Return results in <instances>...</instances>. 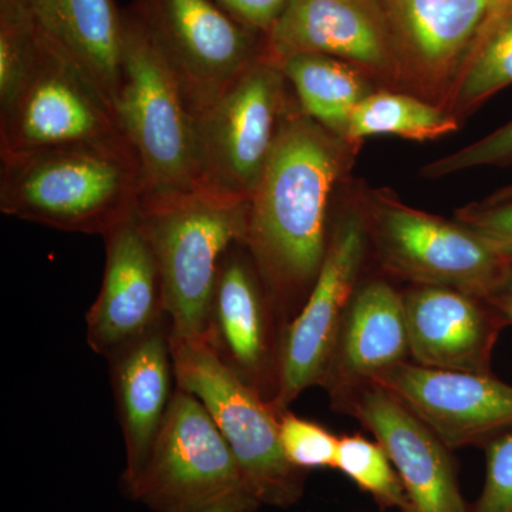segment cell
<instances>
[{
	"label": "cell",
	"mask_w": 512,
	"mask_h": 512,
	"mask_svg": "<svg viewBox=\"0 0 512 512\" xmlns=\"http://www.w3.org/2000/svg\"><path fill=\"white\" fill-rule=\"evenodd\" d=\"M348 141L293 106L249 198L242 245L282 325L301 311L328 249V208L345 170Z\"/></svg>",
	"instance_id": "cell-1"
},
{
	"label": "cell",
	"mask_w": 512,
	"mask_h": 512,
	"mask_svg": "<svg viewBox=\"0 0 512 512\" xmlns=\"http://www.w3.org/2000/svg\"><path fill=\"white\" fill-rule=\"evenodd\" d=\"M0 211L101 237L136 214L143 178L126 138L0 156Z\"/></svg>",
	"instance_id": "cell-2"
},
{
	"label": "cell",
	"mask_w": 512,
	"mask_h": 512,
	"mask_svg": "<svg viewBox=\"0 0 512 512\" xmlns=\"http://www.w3.org/2000/svg\"><path fill=\"white\" fill-rule=\"evenodd\" d=\"M249 200L200 190L143 200L137 217L156 255L171 338L207 335L222 256L244 241Z\"/></svg>",
	"instance_id": "cell-3"
},
{
	"label": "cell",
	"mask_w": 512,
	"mask_h": 512,
	"mask_svg": "<svg viewBox=\"0 0 512 512\" xmlns=\"http://www.w3.org/2000/svg\"><path fill=\"white\" fill-rule=\"evenodd\" d=\"M123 12V73L113 116L140 164V201L200 191L194 116L143 23L130 8Z\"/></svg>",
	"instance_id": "cell-4"
},
{
	"label": "cell",
	"mask_w": 512,
	"mask_h": 512,
	"mask_svg": "<svg viewBox=\"0 0 512 512\" xmlns=\"http://www.w3.org/2000/svg\"><path fill=\"white\" fill-rule=\"evenodd\" d=\"M126 493L153 512H255L262 505L204 404L177 386L146 466Z\"/></svg>",
	"instance_id": "cell-5"
},
{
	"label": "cell",
	"mask_w": 512,
	"mask_h": 512,
	"mask_svg": "<svg viewBox=\"0 0 512 512\" xmlns=\"http://www.w3.org/2000/svg\"><path fill=\"white\" fill-rule=\"evenodd\" d=\"M175 386L194 394L217 424L262 505L291 507L306 471L286 458L279 412L217 355L208 340L173 339Z\"/></svg>",
	"instance_id": "cell-6"
},
{
	"label": "cell",
	"mask_w": 512,
	"mask_h": 512,
	"mask_svg": "<svg viewBox=\"0 0 512 512\" xmlns=\"http://www.w3.org/2000/svg\"><path fill=\"white\" fill-rule=\"evenodd\" d=\"M286 83L261 57L195 119L202 190L251 198L293 107Z\"/></svg>",
	"instance_id": "cell-7"
},
{
	"label": "cell",
	"mask_w": 512,
	"mask_h": 512,
	"mask_svg": "<svg viewBox=\"0 0 512 512\" xmlns=\"http://www.w3.org/2000/svg\"><path fill=\"white\" fill-rule=\"evenodd\" d=\"M130 9L173 73L194 119L265 56V36L214 0H133Z\"/></svg>",
	"instance_id": "cell-8"
},
{
	"label": "cell",
	"mask_w": 512,
	"mask_h": 512,
	"mask_svg": "<svg viewBox=\"0 0 512 512\" xmlns=\"http://www.w3.org/2000/svg\"><path fill=\"white\" fill-rule=\"evenodd\" d=\"M365 218L380 264L413 285L485 298L512 264L473 229L407 207L393 195H373Z\"/></svg>",
	"instance_id": "cell-9"
},
{
	"label": "cell",
	"mask_w": 512,
	"mask_h": 512,
	"mask_svg": "<svg viewBox=\"0 0 512 512\" xmlns=\"http://www.w3.org/2000/svg\"><path fill=\"white\" fill-rule=\"evenodd\" d=\"M36 32L35 59L0 104V156L123 137L99 94Z\"/></svg>",
	"instance_id": "cell-10"
},
{
	"label": "cell",
	"mask_w": 512,
	"mask_h": 512,
	"mask_svg": "<svg viewBox=\"0 0 512 512\" xmlns=\"http://www.w3.org/2000/svg\"><path fill=\"white\" fill-rule=\"evenodd\" d=\"M367 244L365 215H343L330 229L315 285L282 338L279 392L272 402L278 412L322 383L340 323L360 285Z\"/></svg>",
	"instance_id": "cell-11"
},
{
	"label": "cell",
	"mask_w": 512,
	"mask_h": 512,
	"mask_svg": "<svg viewBox=\"0 0 512 512\" xmlns=\"http://www.w3.org/2000/svg\"><path fill=\"white\" fill-rule=\"evenodd\" d=\"M329 397L336 412L359 421L386 451L406 488L409 512H470L458 488L450 448L396 396L365 382Z\"/></svg>",
	"instance_id": "cell-12"
},
{
	"label": "cell",
	"mask_w": 512,
	"mask_h": 512,
	"mask_svg": "<svg viewBox=\"0 0 512 512\" xmlns=\"http://www.w3.org/2000/svg\"><path fill=\"white\" fill-rule=\"evenodd\" d=\"M284 332L247 248L232 245L218 269L205 339L269 402L279 392Z\"/></svg>",
	"instance_id": "cell-13"
},
{
	"label": "cell",
	"mask_w": 512,
	"mask_h": 512,
	"mask_svg": "<svg viewBox=\"0 0 512 512\" xmlns=\"http://www.w3.org/2000/svg\"><path fill=\"white\" fill-rule=\"evenodd\" d=\"M396 396L450 450L487 444L512 429V386L491 373L404 362L370 380Z\"/></svg>",
	"instance_id": "cell-14"
},
{
	"label": "cell",
	"mask_w": 512,
	"mask_h": 512,
	"mask_svg": "<svg viewBox=\"0 0 512 512\" xmlns=\"http://www.w3.org/2000/svg\"><path fill=\"white\" fill-rule=\"evenodd\" d=\"M103 239V282L86 315V339L96 355L107 359L121 346L170 319L156 255L137 212Z\"/></svg>",
	"instance_id": "cell-15"
},
{
	"label": "cell",
	"mask_w": 512,
	"mask_h": 512,
	"mask_svg": "<svg viewBox=\"0 0 512 512\" xmlns=\"http://www.w3.org/2000/svg\"><path fill=\"white\" fill-rule=\"evenodd\" d=\"M299 53L335 57L377 76H402L383 10L366 0H289L265 36V56Z\"/></svg>",
	"instance_id": "cell-16"
},
{
	"label": "cell",
	"mask_w": 512,
	"mask_h": 512,
	"mask_svg": "<svg viewBox=\"0 0 512 512\" xmlns=\"http://www.w3.org/2000/svg\"><path fill=\"white\" fill-rule=\"evenodd\" d=\"M416 365L491 373V355L503 319L481 296L446 286L413 285L403 292Z\"/></svg>",
	"instance_id": "cell-17"
},
{
	"label": "cell",
	"mask_w": 512,
	"mask_h": 512,
	"mask_svg": "<svg viewBox=\"0 0 512 512\" xmlns=\"http://www.w3.org/2000/svg\"><path fill=\"white\" fill-rule=\"evenodd\" d=\"M501 0H380L400 70L446 90L477 33Z\"/></svg>",
	"instance_id": "cell-18"
},
{
	"label": "cell",
	"mask_w": 512,
	"mask_h": 512,
	"mask_svg": "<svg viewBox=\"0 0 512 512\" xmlns=\"http://www.w3.org/2000/svg\"><path fill=\"white\" fill-rule=\"evenodd\" d=\"M107 360L126 446L123 488L127 491L146 466L173 400L171 323L131 340Z\"/></svg>",
	"instance_id": "cell-19"
},
{
	"label": "cell",
	"mask_w": 512,
	"mask_h": 512,
	"mask_svg": "<svg viewBox=\"0 0 512 512\" xmlns=\"http://www.w3.org/2000/svg\"><path fill=\"white\" fill-rule=\"evenodd\" d=\"M47 45L113 113L123 73L124 12L114 0H20Z\"/></svg>",
	"instance_id": "cell-20"
},
{
	"label": "cell",
	"mask_w": 512,
	"mask_h": 512,
	"mask_svg": "<svg viewBox=\"0 0 512 512\" xmlns=\"http://www.w3.org/2000/svg\"><path fill=\"white\" fill-rule=\"evenodd\" d=\"M409 359L403 293L383 279H372L357 286L320 387L332 396Z\"/></svg>",
	"instance_id": "cell-21"
},
{
	"label": "cell",
	"mask_w": 512,
	"mask_h": 512,
	"mask_svg": "<svg viewBox=\"0 0 512 512\" xmlns=\"http://www.w3.org/2000/svg\"><path fill=\"white\" fill-rule=\"evenodd\" d=\"M272 62L291 84L303 113L345 140L350 116L370 94L359 69L335 57L312 53Z\"/></svg>",
	"instance_id": "cell-22"
},
{
	"label": "cell",
	"mask_w": 512,
	"mask_h": 512,
	"mask_svg": "<svg viewBox=\"0 0 512 512\" xmlns=\"http://www.w3.org/2000/svg\"><path fill=\"white\" fill-rule=\"evenodd\" d=\"M511 84L512 0H501L444 90L441 107L460 120Z\"/></svg>",
	"instance_id": "cell-23"
},
{
	"label": "cell",
	"mask_w": 512,
	"mask_h": 512,
	"mask_svg": "<svg viewBox=\"0 0 512 512\" xmlns=\"http://www.w3.org/2000/svg\"><path fill=\"white\" fill-rule=\"evenodd\" d=\"M460 120L441 106H433L397 93H370L350 116L345 140L360 141L375 136H397L407 140H437L454 133Z\"/></svg>",
	"instance_id": "cell-24"
},
{
	"label": "cell",
	"mask_w": 512,
	"mask_h": 512,
	"mask_svg": "<svg viewBox=\"0 0 512 512\" xmlns=\"http://www.w3.org/2000/svg\"><path fill=\"white\" fill-rule=\"evenodd\" d=\"M335 468L355 481L360 490L372 495L382 510L399 508L409 512L406 488L377 441L367 440L360 434L340 437Z\"/></svg>",
	"instance_id": "cell-25"
},
{
	"label": "cell",
	"mask_w": 512,
	"mask_h": 512,
	"mask_svg": "<svg viewBox=\"0 0 512 512\" xmlns=\"http://www.w3.org/2000/svg\"><path fill=\"white\" fill-rule=\"evenodd\" d=\"M279 440L286 458L301 470L335 468L340 437L291 410L279 412Z\"/></svg>",
	"instance_id": "cell-26"
},
{
	"label": "cell",
	"mask_w": 512,
	"mask_h": 512,
	"mask_svg": "<svg viewBox=\"0 0 512 512\" xmlns=\"http://www.w3.org/2000/svg\"><path fill=\"white\" fill-rule=\"evenodd\" d=\"M508 164H512V120L476 143L426 165L423 174L441 178L484 165Z\"/></svg>",
	"instance_id": "cell-27"
},
{
	"label": "cell",
	"mask_w": 512,
	"mask_h": 512,
	"mask_svg": "<svg viewBox=\"0 0 512 512\" xmlns=\"http://www.w3.org/2000/svg\"><path fill=\"white\" fill-rule=\"evenodd\" d=\"M487 474L483 493L470 512H512V429L485 444Z\"/></svg>",
	"instance_id": "cell-28"
},
{
	"label": "cell",
	"mask_w": 512,
	"mask_h": 512,
	"mask_svg": "<svg viewBox=\"0 0 512 512\" xmlns=\"http://www.w3.org/2000/svg\"><path fill=\"white\" fill-rule=\"evenodd\" d=\"M456 221L473 229L512 262V200L498 204H471L457 212Z\"/></svg>",
	"instance_id": "cell-29"
},
{
	"label": "cell",
	"mask_w": 512,
	"mask_h": 512,
	"mask_svg": "<svg viewBox=\"0 0 512 512\" xmlns=\"http://www.w3.org/2000/svg\"><path fill=\"white\" fill-rule=\"evenodd\" d=\"M232 18L247 28L268 35L289 0H214Z\"/></svg>",
	"instance_id": "cell-30"
},
{
	"label": "cell",
	"mask_w": 512,
	"mask_h": 512,
	"mask_svg": "<svg viewBox=\"0 0 512 512\" xmlns=\"http://www.w3.org/2000/svg\"><path fill=\"white\" fill-rule=\"evenodd\" d=\"M484 299L500 315L505 326L512 325V264L508 266L503 279Z\"/></svg>",
	"instance_id": "cell-31"
},
{
	"label": "cell",
	"mask_w": 512,
	"mask_h": 512,
	"mask_svg": "<svg viewBox=\"0 0 512 512\" xmlns=\"http://www.w3.org/2000/svg\"><path fill=\"white\" fill-rule=\"evenodd\" d=\"M512 200V184L507 185V187L501 188L497 192H494L493 195L487 198L484 202L487 204H498V202H505Z\"/></svg>",
	"instance_id": "cell-32"
}]
</instances>
